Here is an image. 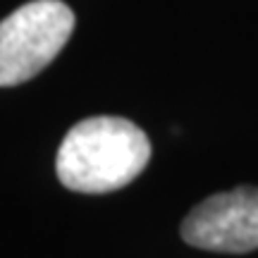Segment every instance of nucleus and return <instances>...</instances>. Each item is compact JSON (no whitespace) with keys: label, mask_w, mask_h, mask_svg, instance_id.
Listing matches in <instances>:
<instances>
[{"label":"nucleus","mask_w":258,"mask_h":258,"mask_svg":"<svg viewBox=\"0 0 258 258\" xmlns=\"http://www.w3.org/2000/svg\"><path fill=\"white\" fill-rule=\"evenodd\" d=\"M74 31L62 0H31L0 22V86L34 79L57 57Z\"/></svg>","instance_id":"obj_2"},{"label":"nucleus","mask_w":258,"mask_h":258,"mask_svg":"<svg viewBox=\"0 0 258 258\" xmlns=\"http://www.w3.org/2000/svg\"><path fill=\"white\" fill-rule=\"evenodd\" d=\"M151 160L146 132L127 117H89L77 122L57 148L60 184L79 194L117 191L134 182Z\"/></svg>","instance_id":"obj_1"},{"label":"nucleus","mask_w":258,"mask_h":258,"mask_svg":"<svg viewBox=\"0 0 258 258\" xmlns=\"http://www.w3.org/2000/svg\"><path fill=\"white\" fill-rule=\"evenodd\" d=\"M189 246L218 253H249L258 249V186H237L213 194L182 222Z\"/></svg>","instance_id":"obj_3"}]
</instances>
